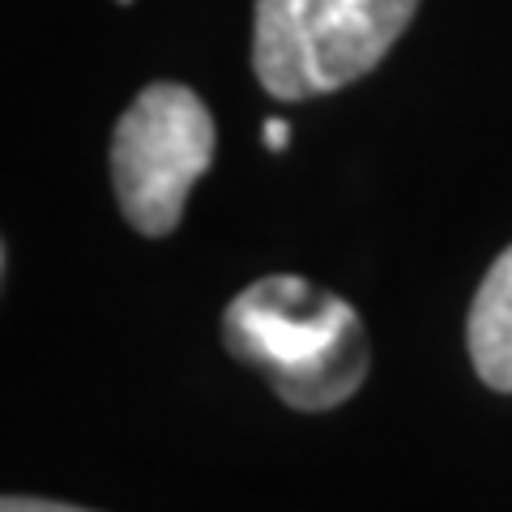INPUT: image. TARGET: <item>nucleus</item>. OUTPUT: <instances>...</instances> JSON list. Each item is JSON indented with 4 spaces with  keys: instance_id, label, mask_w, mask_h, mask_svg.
Returning a JSON list of instances; mask_svg holds the SVG:
<instances>
[{
    "instance_id": "obj_6",
    "label": "nucleus",
    "mask_w": 512,
    "mask_h": 512,
    "mask_svg": "<svg viewBox=\"0 0 512 512\" xmlns=\"http://www.w3.org/2000/svg\"><path fill=\"white\" fill-rule=\"evenodd\" d=\"M265 146L274 154L291 146V124H286V120H265Z\"/></svg>"
},
{
    "instance_id": "obj_1",
    "label": "nucleus",
    "mask_w": 512,
    "mask_h": 512,
    "mask_svg": "<svg viewBox=\"0 0 512 512\" xmlns=\"http://www.w3.org/2000/svg\"><path fill=\"white\" fill-rule=\"evenodd\" d=\"M222 346L256 367L291 410H333L367 380V333L342 295L295 274L244 286L222 312Z\"/></svg>"
},
{
    "instance_id": "obj_4",
    "label": "nucleus",
    "mask_w": 512,
    "mask_h": 512,
    "mask_svg": "<svg viewBox=\"0 0 512 512\" xmlns=\"http://www.w3.org/2000/svg\"><path fill=\"white\" fill-rule=\"evenodd\" d=\"M466 338L478 380L495 393H512V248L495 256L478 286Z\"/></svg>"
},
{
    "instance_id": "obj_5",
    "label": "nucleus",
    "mask_w": 512,
    "mask_h": 512,
    "mask_svg": "<svg viewBox=\"0 0 512 512\" xmlns=\"http://www.w3.org/2000/svg\"><path fill=\"white\" fill-rule=\"evenodd\" d=\"M0 512H90V508H73V504H56V500H30V495H5Z\"/></svg>"
},
{
    "instance_id": "obj_2",
    "label": "nucleus",
    "mask_w": 512,
    "mask_h": 512,
    "mask_svg": "<svg viewBox=\"0 0 512 512\" xmlns=\"http://www.w3.org/2000/svg\"><path fill=\"white\" fill-rule=\"evenodd\" d=\"M419 0H256L252 69L286 103L359 82L402 39Z\"/></svg>"
},
{
    "instance_id": "obj_3",
    "label": "nucleus",
    "mask_w": 512,
    "mask_h": 512,
    "mask_svg": "<svg viewBox=\"0 0 512 512\" xmlns=\"http://www.w3.org/2000/svg\"><path fill=\"white\" fill-rule=\"evenodd\" d=\"M214 163V116L180 82H154L133 99L111 137V188L141 235L180 227L192 184Z\"/></svg>"
}]
</instances>
